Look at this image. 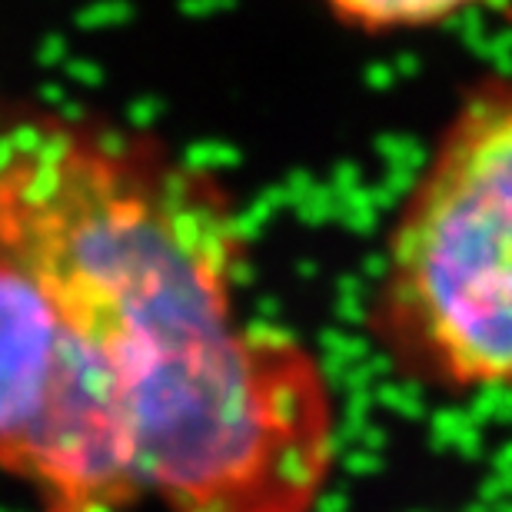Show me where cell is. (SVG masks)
Here are the masks:
<instances>
[{"mask_svg": "<svg viewBox=\"0 0 512 512\" xmlns=\"http://www.w3.org/2000/svg\"><path fill=\"white\" fill-rule=\"evenodd\" d=\"M243 263L227 190L157 140L77 117L0 127V270L167 512H310L330 476L323 366L240 320Z\"/></svg>", "mask_w": 512, "mask_h": 512, "instance_id": "1", "label": "cell"}, {"mask_svg": "<svg viewBox=\"0 0 512 512\" xmlns=\"http://www.w3.org/2000/svg\"><path fill=\"white\" fill-rule=\"evenodd\" d=\"M376 326L429 380L512 389V87L459 110L406 197Z\"/></svg>", "mask_w": 512, "mask_h": 512, "instance_id": "2", "label": "cell"}, {"mask_svg": "<svg viewBox=\"0 0 512 512\" xmlns=\"http://www.w3.org/2000/svg\"><path fill=\"white\" fill-rule=\"evenodd\" d=\"M336 20L366 34L429 30L466 14L479 0H320Z\"/></svg>", "mask_w": 512, "mask_h": 512, "instance_id": "3", "label": "cell"}]
</instances>
